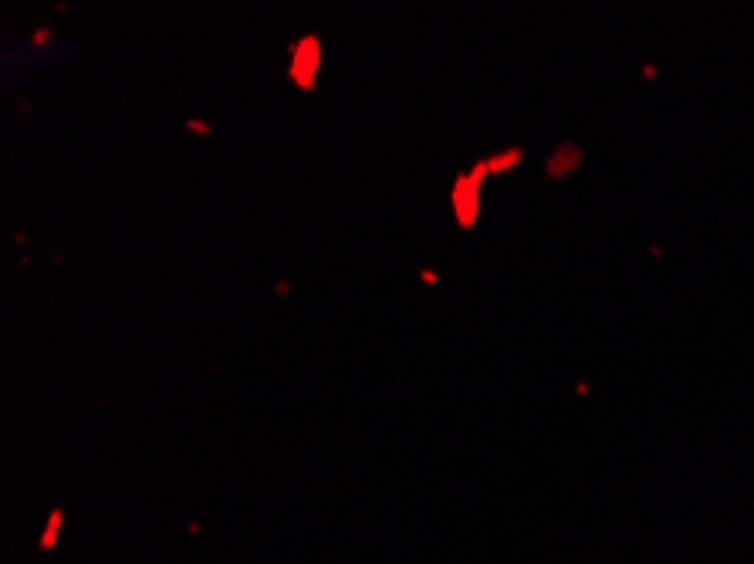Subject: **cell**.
Segmentation results:
<instances>
[{
  "label": "cell",
  "mask_w": 754,
  "mask_h": 564,
  "mask_svg": "<svg viewBox=\"0 0 754 564\" xmlns=\"http://www.w3.org/2000/svg\"><path fill=\"white\" fill-rule=\"evenodd\" d=\"M318 58H322V48H318L315 34H308V38L295 48V68H291L288 75L295 78L301 88H312V75L318 71Z\"/></svg>",
  "instance_id": "1"
},
{
  "label": "cell",
  "mask_w": 754,
  "mask_h": 564,
  "mask_svg": "<svg viewBox=\"0 0 754 564\" xmlns=\"http://www.w3.org/2000/svg\"><path fill=\"white\" fill-rule=\"evenodd\" d=\"M186 129H193V132H203V136H207V132H210V125H203V122H186Z\"/></svg>",
  "instance_id": "2"
}]
</instances>
